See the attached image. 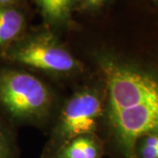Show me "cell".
<instances>
[{
  "label": "cell",
  "mask_w": 158,
  "mask_h": 158,
  "mask_svg": "<svg viewBox=\"0 0 158 158\" xmlns=\"http://www.w3.org/2000/svg\"><path fill=\"white\" fill-rule=\"evenodd\" d=\"M99 147L92 138L79 136L63 143L54 158H98Z\"/></svg>",
  "instance_id": "8992f818"
},
{
  "label": "cell",
  "mask_w": 158,
  "mask_h": 158,
  "mask_svg": "<svg viewBox=\"0 0 158 158\" xmlns=\"http://www.w3.org/2000/svg\"><path fill=\"white\" fill-rule=\"evenodd\" d=\"M101 113V101L96 94L90 91L76 94L62 113L60 131L65 142L92 133Z\"/></svg>",
  "instance_id": "5b68a950"
},
{
  "label": "cell",
  "mask_w": 158,
  "mask_h": 158,
  "mask_svg": "<svg viewBox=\"0 0 158 158\" xmlns=\"http://www.w3.org/2000/svg\"><path fill=\"white\" fill-rule=\"evenodd\" d=\"M49 102L47 87L34 76L14 70L0 73V104L13 116H36Z\"/></svg>",
  "instance_id": "7a4b0ae2"
},
{
  "label": "cell",
  "mask_w": 158,
  "mask_h": 158,
  "mask_svg": "<svg viewBox=\"0 0 158 158\" xmlns=\"http://www.w3.org/2000/svg\"><path fill=\"white\" fill-rule=\"evenodd\" d=\"M25 19L14 7H0V48L13 41L21 33Z\"/></svg>",
  "instance_id": "52a82bcc"
},
{
  "label": "cell",
  "mask_w": 158,
  "mask_h": 158,
  "mask_svg": "<svg viewBox=\"0 0 158 158\" xmlns=\"http://www.w3.org/2000/svg\"><path fill=\"white\" fill-rule=\"evenodd\" d=\"M43 17L52 25H63L70 19L76 0H35Z\"/></svg>",
  "instance_id": "ba28073f"
},
{
  "label": "cell",
  "mask_w": 158,
  "mask_h": 158,
  "mask_svg": "<svg viewBox=\"0 0 158 158\" xmlns=\"http://www.w3.org/2000/svg\"><path fill=\"white\" fill-rule=\"evenodd\" d=\"M105 1H106V0H100V2H101V5L103 4V3H104V2H105Z\"/></svg>",
  "instance_id": "5bb4252c"
},
{
  "label": "cell",
  "mask_w": 158,
  "mask_h": 158,
  "mask_svg": "<svg viewBox=\"0 0 158 158\" xmlns=\"http://www.w3.org/2000/svg\"><path fill=\"white\" fill-rule=\"evenodd\" d=\"M19 0H0V7H14Z\"/></svg>",
  "instance_id": "4fadbf2b"
},
{
  "label": "cell",
  "mask_w": 158,
  "mask_h": 158,
  "mask_svg": "<svg viewBox=\"0 0 158 158\" xmlns=\"http://www.w3.org/2000/svg\"><path fill=\"white\" fill-rule=\"evenodd\" d=\"M110 114L139 105L158 106V77L114 62H104Z\"/></svg>",
  "instance_id": "6da1fadb"
},
{
  "label": "cell",
  "mask_w": 158,
  "mask_h": 158,
  "mask_svg": "<svg viewBox=\"0 0 158 158\" xmlns=\"http://www.w3.org/2000/svg\"><path fill=\"white\" fill-rule=\"evenodd\" d=\"M11 148L9 141L0 128V158H11Z\"/></svg>",
  "instance_id": "9c48e42d"
},
{
  "label": "cell",
  "mask_w": 158,
  "mask_h": 158,
  "mask_svg": "<svg viewBox=\"0 0 158 158\" xmlns=\"http://www.w3.org/2000/svg\"><path fill=\"white\" fill-rule=\"evenodd\" d=\"M119 145L127 158H137L136 142L158 133V106L139 105L110 114Z\"/></svg>",
  "instance_id": "277c9868"
},
{
  "label": "cell",
  "mask_w": 158,
  "mask_h": 158,
  "mask_svg": "<svg viewBox=\"0 0 158 158\" xmlns=\"http://www.w3.org/2000/svg\"><path fill=\"white\" fill-rule=\"evenodd\" d=\"M82 3L86 7H96L101 6L100 0H82Z\"/></svg>",
  "instance_id": "7c38bea8"
},
{
  "label": "cell",
  "mask_w": 158,
  "mask_h": 158,
  "mask_svg": "<svg viewBox=\"0 0 158 158\" xmlns=\"http://www.w3.org/2000/svg\"><path fill=\"white\" fill-rule=\"evenodd\" d=\"M139 151L141 158H158V147L141 143Z\"/></svg>",
  "instance_id": "30bf717a"
},
{
  "label": "cell",
  "mask_w": 158,
  "mask_h": 158,
  "mask_svg": "<svg viewBox=\"0 0 158 158\" xmlns=\"http://www.w3.org/2000/svg\"><path fill=\"white\" fill-rule=\"evenodd\" d=\"M142 143H144L146 145H149V146L158 147V133L150 134V135H146Z\"/></svg>",
  "instance_id": "8fae6325"
},
{
  "label": "cell",
  "mask_w": 158,
  "mask_h": 158,
  "mask_svg": "<svg viewBox=\"0 0 158 158\" xmlns=\"http://www.w3.org/2000/svg\"><path fill=\"white\" fill-rule=\"evenodd\" d=\"M11 59L27 66L52 72H69L77 62L68 51L48 35H38L13 48Z\"/></svg>",
  "instance_id": "3957f363"
}]
</instances>
